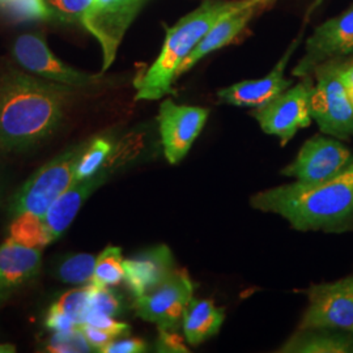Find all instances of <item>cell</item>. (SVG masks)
Wrapping results in <instances>:
<instances>
[{"label": "cell", "mask_w": 353, "mask_h": 353, "mask_svg": "<svg viewBox=\"0 0 353 353\" xmlns=\"http://www.w3.org/2000/svg\"><path fill=\"white\" fill-rule=\"evenodd\" d=\"M250 205L278 214L299 232H348L353 229V163L326 182H290L262 190L250 198Z\"/></svg>", "instance_id": "7a4b0ae2"}, {"label": "cell", "mask_w": 353, "mask_h": 353, "mask_svg": "<svg viewBox=\"0 0 353 353\" xmlns=\"http://www.w3.org/2000/svg\"><path fill=\"white\" fill-rule=\"evenodd\" d=\"M160 338L157 344V351L160 352H189L186 345L178 335V331H166L159 330Z\"/></svg>", "instance_id": "d6a6232c"}, {"label": "cell", "mask_w": 353, "mask_h": 353, "mask_svg": "<svg viewBox=\"0 0 353 353\" xmlns=\"http://www.w3.org/2000/svg\"><path fill=\"white\" fill-rule=\"evenodd\" d=\"M3 191H4V188H3V183H1V179H0V201H1V196H3Z\"/></svg>", "instance_id": "8d00e7d4"}, {"label": "cell", "mask_w": 353, "mask_h": 353, "mask_svg": "<svg viewBox=\"0 0 353 353\" xmlns=\"http://www.w3.org/2000/svg\"><path fill=\"white\" fill-rule=\"evenodd\" d=\"M8 233L11 240L29 248L43 249L51 243L42 216L32 212L14 216L8 228Z\"/></svg>", "instance_id": "44dd1931"}, {"label": "cell", "mask_w": 353, "mask_h": 353, "mask_svg": "<svg viewBox=\"0 0 353 353\" xmlns=\"http://www.w3.org/2000/svg\"><path fill=\"white\" fill-rule=\"evenodd\" d=\"M6 1H7V0H0V7H3V4H4Z\"/></svg>", "instance_id": "74e56055"}, {"label": "cell", "mask_w": 353, "mask_h": 353, "mask_svg": "<svg viewBox=\"0 0 353 353\" xmlns=\"http://www.w3.org/2000/svg\"><path fill=\"white\" fill-rule=\"evenodd\" d=\"M265 1L267 0H261L246 8H241L239 11L229 13L225 17L219 20L205 34V37L198 43V46L190 52L189 57L183 61V63L181 64L176 72V79L190 71L205 55L229 45L240 34L242 29L248 26L252 16Z\"/></svg>", "instance_id": "ac0fdd59"}, {"label": "cell", "mask_w": 353, "mask_h": 353, "mask_svg": "<svg viewBox=\"0 0 353 353\" xmlns=\"http://www.w3.org/2000/svg\"><path fill=\"white\" fill-rule=\"evenodd\" d=\"M210 112L199 106L178 105L166 99L159 110V131L165 159L172 165L179 164L202 134Z\"/></svg>", "instance_id": "8fae6325"}, {"label": "cell", "mask_w": 353, "mask_h": 353, "mask_svg": "<svg viewBox=\"0 0 353 353\" xmlns=\"http://www.w3.org/2000/svg\"><path fill=\"white\" fill-rule=\"evenodd\" d=\"M145 0H94L83 26L101 45L102 72L115 61L122 38Z\"/></svg>", "instance_id": "7c38bea8"}, {"label": "cell", "mask_w": 353, "mask_h": 353, "mask_svg": "<svg viewBox=\"0 0 353 353\" xmlns=\"http://www.w3.org/2000/svg\"><path fill=\"white\" fill-rule=\"evenodd\" d=\"M7 14L16 21H37L54 19L46 0H7L3 4Z\"/></svg>", "instance_id": "4316f807"}, {"label": "cell", "mask_w": 353, "mask_h": 353, "mask_svg": "<svg viewBox=\"0 0 353 353\" xmlns=\"http://www.w3.org/2000/svg\"><path fill=\"white\" fill-rule=\"evenodd\" d=\"M54 13V19L65 23H80L83 26L85 16L94 0H46Z\"/></svg>", "instance_id": "f1b7e54d"}, {"label": "cell", "mask_w": 353, "mask_h": 353, "mask_svg": "<svg viewBox=\"0 0 353 353\" xmlns=\"http://www.w3.org/2000/svg\"><path fill=\"white\" fill-rule=\"evenodd\" d=\"M50 307L72 318L79 326L84 325L89 310V285L67 290Z\"/></svg>", "instance_id": "d4e9b609"}, {"label": "cell", "mask_w": 353, "mask_h": 353, "mask_svg": "<svg viewBox=\"0 0 353 353\" xmlns=\"http://www.w3.org/2000/svg\"><path fill=\"white\" fill-rule=\"evenodd\" d=\"M353 163V152L341 140L316 135L306 140L281 174L301 185H316L341 174Z\"/></svg>", "instance_id": "ba28073f"}, {"label": "cell", "mask_w": 353, "mask_h": 353, "mask_svg": "<svg viewBox=\"0 0 353 353\" xmlns=\"http://www.w3.org/2000/svg\"><path fill=\"white\" fill-rule=\"evenodd\" d=\"M72 93V87L14 68L0 74V151H26L49 138Z\"/></svg>", "instance_id": "6da1fadb"}, {"label": "cell", "mask_w": 353, "mask_h": 353, "mask_svg": "<svg viewBox=\"0 0 353 353\" xmlns=\"http://www.w3.org/2000/svg\"><path fill=\"white\" fill-rule=\"evenodd\" d=\"M261 0L239 1H205L194 12L181 19L166 32L164 46L154 63L144 75L135 80V100L154 101L172 93L181 64L205 37L211 28L229 13L246 8Z\"/></svg>", "instance_id": "3957f363"}, {"label": "cell", "mask_w": 353, "mask_h": 353, "mask_svg": "<svg viewBox=\"0 0 353 353\" xmlns=\"http://www.w3.org/2000/svg\"><path fill=\"white\" fill-rule=\"evenodd\" d=\"M123 254L118 246L105 248L96 258L94 272L90 285L93 287H115L125 280Z\"/></svg>", "instance_id": "603a6c76"}, {"label": "cell", "mask_w": 353, "mask_h": 353, "mask_svg": "<svg viewBox=\"0 0 353 353\" xmlns=\"http://www.w3.org/2000/svg\"><path fill=\"white\" fill-rule=\"evenodd\" d=\"M279 353H353V332L330 328H297Z\"/></svg>", "instance_id": "d6986e66"}, {"label": "cell", "mask_w": 353, "mask_h": 353, "mask_svg": "<svg viewBox=\"0 0 353 353\" xmlns=\"http://www.w3.org/2000/svg\"><path fill=\"white\" fill-rule=\"evenodd\" d=\"M96 265V256L89 252L67 255L55 267L54 276L65 284L88 287L92 283Z\"/></svg>", "instance_id": "7402d4cb"}, {"label": "cell", "mask_w": 353, "mask_h": 353, "mask_svg": "<svg viewBox=\"0 0 353 353\" xmlns=\"http://www.w3.org/2000/svg\"><path fill=\"white\" fill-rule=\"evenodd\" d=\"M13 57L17 63L30 74L64 84L72 88L87 87L96 77L63 63L49 49L45 38L39 34H21L13 43Z\"/></svg>", "instance_id": "5bb4252c"}, {"label": "cell", "mask_w": 353, "mask_h": 353, "mask_svg": "<svg viewBox=\"0 0 353 353\" xmlns=\"http://www.w3.org/2000/svg\"><path fill=\"white\" fill-rule=\"evenodd\" d=\"M45 351L51 353L94 352L80 327L68 331H54L45 344Z\"/></svg>", "instance_id": "484cf974"}, {"label": "cell", "mask_w": 353, "mask_h": 353, "mask_svg": "<svg viewBox=\"0 0 353 353\" xmlns=\"http://www.w3.org/2000/svg\"><path fill=\"white\" fill-rule=\"evenodd\" d=\"M123 267L125 281L135 299L156 290L178 268L174 255L166 245H156L125 259Z\"/></svg>", "instance_id": "9a60e30c"}, {"label": "cell", "mask_w": 353, "mask_h": 353, "mask_svg": "<svg viewBox=\"0 0 353 353\" xmlns=\"http://www.w3.org/2000/svg\"><path fill=\"white\" fill-rule=\"evenodd\" d=\"M114 150L113 141L108 138L89 140L76 166L75 182L96 174L106 164Z\"/></svg>", "instance_id": "cb8c5ba5"}, {"label": "cell", "mask_w": 353, "mask_h": 353, "mask_svg": "<svg viewBox=\"0 0 353 353\" xmlns=\"http://www.w3.org/2000/svg\"><path fill=\"white\" fill-rule=\"evenodd\" d=\"M313 90L314 81L310 75L303 76L294 87L254 109L252 117L263 132L276 137L280 144L285 145L300 130L310 126Z\"/></svg>", "instance_id": "8992f818"}, {"label": "cell", "mask_w": 353, "mask_h": 353, "mask_svg": "<svg viewBox=\"0 0 353 353\" xmlns=\"http://www.w3.org/2000/svg\"><path fill=\"white\" fill-rule=\"evenodd\" d=\"M224 321V309L216 306L211 300L192 297L182 319L185 341L191 347L201 345L220 332Z\"/></svg>", "instance_id": "ffe728a7"}, {"label": "cell", "mask_w": 353, "mask_h": 353, "mask_svg": "<svg viewBox=\"0 0 353 353\" xmlns=\"http://www.w3.org/2000/svg\"><path fill=\"white\" fill-rule=\"evenodd\" d=\"M45 325L51 331H68V330L80 327L72 318L51 307L45 319Z\"/></svg>", "instance_id": "836d02e7"}, {"label": "cell", "mask_w": 353, "mask_h": 353, "mask_svg": "<svg viewBox=\"0 0 353 353\" xmlns=\"http://www.w3.org/2000/svg\"><path fill=\"white\" fill-rule=\"evenodd\" d=\"M84 325L101 328L103 331L112 334L115 338L125 335L127 331L130 330L128 325L117 321L114 316L99 314V313H93V312H88V314L85 316Z\"/></svg>", "instance_id": "f546056e"}, {"label": "cell", "mask_w": 353, "mask_h": 353, "mask_svg": "<svg viewBox=\"0 0 353 353\" xmlns=\"http://www.w3.org/2000/svg\"><path fill=\"white\" fill-rule=\"evenodd\" d=\"M42 265V249L17 243L10 237L0 245V303L36 278Z\"/></svg>", "instance_id": "e0dca14e"}, {"label": "cell", "mask_w": 353, "mask_h": 353, "mask_svg": "<svg viewBox=\"0 0 353 353\" xmlns=\"http://www.w3.org/2000/svg\"><path fill=\"white\" fill-rule=\"evenodd\" d=\"M88 141L70 147L49 163L41 166L13 194L8 212L14 217L23 212L43 216L63 192L75 182V170Z\"/></svg>", "instance_id": "277c9868"}, {"label": "cell", "mask_w": 353, "mask_h": 353, "mask_svg": "<svg viewBox=\"0 0 353 353\" xmlns=\"http://www.w3.org/2000/svg\"><path fill=\"white\" fill-rule=\"evenodd\" d=\"M297 43H293L290 50L279 61L275 68L265 77L255 80H245L229 85L217 92V99L223 103L239 108H259L274 100L280 93L290 88L292 80L285 79L284 72L290 62L292 52L296 50Z\"/></svg>", "instance_id": "2e32d148"}, {"label": "cell", "mask_w": 353, "mask_h": 353, "mask_svg": "<svg viewBox=\"0 0 353 353\" xmlns=\"http://www.w3.org/2000/svg\"><path fill=\"white\" fill-rule=\"evenodd\" d=\"M123 310L122 299L112 287L89 285V310L105 316H118Z\"/></svg>", "instance_id": "83f0119b"}, {"label": "cell", "mask_w": 353, "mask_h": 353, "mask_svg": "<svg viewBox=\"0 0 353 353\" xmlns=\"http://www.w3.org/2000/svg\"><path fill=\"white\" fill-rule=\"evenodd\" d=\"M345 59L335 58L316 65L312 96V118L321 132L339 140L353 137V103L341 81V67Z\"/></svg>", "instance_id": "5b68a950"}, {"label": "cell", "mask_w": 353, "mask_h": 353, "mask_svg": "<svg viewBox=\"0 0 353 353\" xmlns=\"http://www.w3.org/2000/svg\"><path fill=\"white\" fill-rule=\"evenodd\" d=\"M81 331L84 332L89 344L93 347L94 352H103V350L114 341L117 339L112 334L103 331L101 328L93 327L89 325H81Z\"/></svg>", "instance_id": "1f68e13d"}, {"label": "cell", "mask_w": 353, "mask_h": 353, "mask_svg": "<svg viewBox=\"0 0 353 353\" xmlns=\"http://www.w3.org/2000/svg\"><path fill=\"white\" fill-rule=\"evenodd\" d=\"M353 54V4L344 12L316 26L306 39L305 54L293 68V75H312L316 65Z\"/></svg>", "instance_id": "4fadbf2b"}, {"label": "cell", "mask_w": 353, "mask_h": 353, "mask_svg": "<svg viewBox=\"0 0 353 353\" xmlns=\"http://www.w3.org/2000/svg\"><path fill=\"white\" fill-rule=\"evenodd\" d=\"M16 352V348L12 344H0V353Z\"/></svg>", "instance_id": "d590c367"}, {"label": "cell", "mask_w": 353, "mask_h": 353, "mask_svg": "<svg viewBox=\"0 0 353 353\" xmlns=\"http://www.w3.org/2000/svg\"><path fill=\"white\" fill-rule=\"evenodd\" d=\"M148 351V344L140 338L114 339L102 353H143Z\"/></svg>", "instance_id": "4dcf8cb0"}, {"label": "cell", "mask_w": 353, "mask_h": 353, "mask_svg": "<svg viewBox=\"0 0 353 353\" xmlns=\"http://www.w3.org/2000/svg\"><path fill=\"white\" fill-rule=\"evenodd\" d=\"M195 284L185 270L176 268L170 278L150 293L135 299L137 314L143 321L154 323L159 330L178 331L191 299Z\"/></svg>", "instance_id": "30bf717a"}, {"label": "cell", "mask_w": 353, "mask_h": 353, "mask_svg": "<svg viewBox=\"0 0 353 353\" xmlns=\"http://www.w3.org/2000/svg\"><path fill=\"white\" fill-rule=\"evenodd\" d=\"M135 157V148L130 145L115 147L112 156L101 169L85 179L74 182V185L63 192L50 208L42 216L51 242L62 237L72 224L83 204L89 196L106 183L119 169L126 166Z\"/></svg>", "instance_id": "52a82bcc"}, {"label": "cell", "mask_w": 353, "mask_h": 353, "mask_svg": "<svg viewBox=\"0 0 353 353\" xmlns=\"http://www.w3.org/2000/svg\"><path fill=\"white\" fill-rule=\"evenodd\" d=\"M341 81L348 93V97L353 103V61H344L341 67Z\"/></svg>", "instance_id": "e575fe53"}, {"label": "cell", "mask_w": 353, "mask_h": 353, "mask_svg": "<svg viewBox=\"0 0 353 353\" xmlns=\"http://www.w3.org/2000/svg\"><path fill=\"white\" fill-rule=\"evenodd\" d=\"M307 306L297 328H330L353 332V272L313 284L305 290Z\"/></svg>", "instance_id": "9c48e42d"}]
</instances>
